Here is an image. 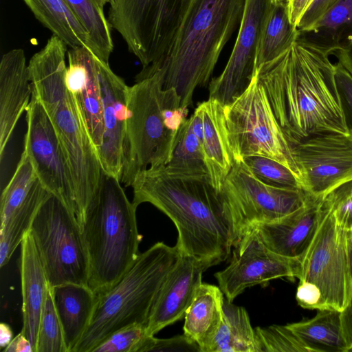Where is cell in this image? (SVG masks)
<instances>
[{"label": "cell", "instance_id": "obj_9", "mask_svg": "<svg viewBox=\"0 0 352 352\" xmlns=\"http://www.w3.org/2000/svg\"><path fill=\"white\" fill-rule=\"evenodd\" d=\"M51 287L88 285L89 256L75 214L52 193L42 203L29 230Z\"/></svg>", "mask_w": 352, "mask_h": 352}, {"label": "cell", "instance_id": "obj_46", "mask_svg": "<svg viewBox=\"0 0 352 352\" xmlns=\"http://www.w3.org/2000/svg\"><path fill=\"white\" fill-rule=\"evenodd\" d=\"M311 1L312 0H290L288 4L289 19L296 27L302 13Z\"/></svg>", "mask_w": 352, "mask_h": 352}, {"label": "cell", "instance_id": "obj_23", "mask_svg": "<svg viewBox=\"0 0 352 352\" xmlns=\"http://www.w3.org/2000/svg\"><path fill=\"white\" fill-rule=\"evenodd\" d=\"M67 45L56 35L35 53L28 63L32 95L45 108L52 112L69 95L66 84L65 63Z\"/></svg>", "mask_w": 352, "mask_h": 352}, {"label": "cell", "instance_id": "obj_45", "mask_svg": "<svg viewBox=\"0 0 352 352\" xmlns=\"http://www.w3.org/2000/svg\"><path fill=\"white\" fill-rule=\"evenodd\" d=\"M4 352H33L30 340L20 332L4 349Z\"/></svg>", "mask_w": 352, "mask_h": 352}, {"label": "cell", "instance_id": "obj_1", "mask_svg": "<svg viewBox=\"0 0 352 352\" xmlns=\"http://www.w3.org/2000/svg\"><path fill=\"white\" fill-rule=\"evenodd\" d=\"M299 32V31H298ZM332 50L299 32L294 44L255 72L290 144L311 135L348 133Z\"/></svg>", "mask_w": 352, "mask_h": 352}, {"label": "cell", "instance_id": "obj_39", "mask_svg": "<svg viewBox=\"0 0 352 352\" xmlns=\"http://www.w3.org/2000/svg\"><path fill=\"white\" fill-rule=\"evenodd\" d=\"M322 201L343 229L349 231L352 228V180L329 192Z\"/></svg>", "mask_w": 352, "mask_h": 352}, {"label": "cell", "instance_id": "obj_47", "mask_svg": "<svg viewBox=\"0 0 352 352\" xmlns=\"http://www.w3.org/2000/svg\"><path fill=\"white\" fill-rule=\"evenodd\" d=\"M13 339V333L10 327L3 322L0 324V346L6 348Z\"/></svg>", "mask_w": 352, "mask_h": 352}, {"label": "cell", "instance_id": "obj_21", "mask_svg": "<svg viewBox=\"0 0 352 352\" xmlns=\"http://www.w3.org/2000/svg\"><path fill=\"white\" fill-rule=\"evenodd\" d=\"M188 122L201 142L210 182L220 192L233 165L224 107L208 98L197 106Z\"/></svg>", "mask_w": 352, "mask_h": 352}, {"label": "cell", "instance_id": "obj_30", "mask_svg": "<svg viewBox=\"0 0 352 352\" xmlns=\"http://www.w3.org/2000/svg\"><path fill=\"white\" fill-rule=\"evenodd\" d=\"M210 352H259L255 331L246 310L226 298L223 320Z\"/></svg>", "mask_w": 352, "mask_h": 352}, {"label": "cell", "instance_id": "obj_40", "mask_svg": "<svg viewBox=\"0 0 352 352\" xmlns=\"http://www.w3.org/2000/svg\"><path fill=\"white\" fill-rule=\"evenodd\" d=\"M148 351H195L201 352L198 345L185 334L168 339H159L148 336L140 352Z\"/></svg>", "mask_w": 352, "mask_h": 352}, {"label": "cell", "instance_id": "obj_49", "mask_svg": "<svg viewBox=\"0 0 352 352\" xmlns=\"http://www.w3.org/2000/svg\"><path fill=\"white\" fill-rule=\"evenodd\" d=\"M348 236L351 248H352V228L348 231Z\"/></svg>", "mask_w": 352, "mask_h": 352}, {"label": "cell", "instance_id": "obj_19", "mask_svg": "<svg viewBox=\"0 0 352 352\" xmlns=\"http://www.w3.org/2000/svg\"><path fill=\"white\" fill-rule=\"evenodd\" d=\"M67 55L66 84L98 151L102 143L104 121L97 56L85 46L69 47Z\"/></svg>", "mask_w": 352, "mask_h": 352}, {"label": "cell", "instance_id": "obj_35", "mask_svg": "<svg viewBox=\"0 0 352 352\" xmlns=\"http://www.w3.org/2000/svg\"><path fill=\"white\" fill-rule=\"evenodd\" d=\"M36 352H67L61 322L50 285L42 307Z\"/></svg>", "mask_w": 352, "mask_h": 352}, {"label": "cell", "instance_id": "obj_38", "mask_svg": "<svg viewBox=\"0 0 352 352\" xmlns=\"http://www.w3.org/2000/svg\"><path fill=\"white\" fill-rule=\"evenodd\" d=\"M148 336L146 325H130L112 333L92 352H140Z\"/></svg>", "mask_w": 352, "mask_h": 352}, {"label": "cell", "instance_id": "obj_43", "mask_svg": "<svg viewBox=\"0 0 352 352\" xmlns=\"http://www.w3.org/2000/svg\"><path fill=\"white\" fill-rule=\"evenodd\" d=\"M350 250L352 263V248L351 245ZM340 318L343 332L349 348V352H352V292L349 303L345 308L340 311Z\"/></svg>", "mask_w": 352, "mask_h": 352}, {"label": "cell", "instance_id": "obj_48", "mask_svg": "<svg viewBox=\"0 0 352 352\" xmlns=\"http://www.w3.org/2000/svg\"><path fill=\"white\" fill-rule=\"evenodd\" d=\"M274 3H281L288 5L290 0H272Z\"/></svg>", "mask_w": 352, "mask_h": 352}, {"label": "cell", "instance_id": "obj_22", "mask_svg": "<svg viewBox=\"0 0 352 352\" xmlns=\"http://www.w3.org/2000/svg\"><path fill=\"white\" fill-rule=\"evenodd\" d=\"M32 89L24 51L14 49L4 54L0 62V158L16 124L26 111Z\"/></svg>", "mask_w": 352, "mask_h": 352}, {"label": "cell", "instance_id": "obj_15", "mask_svg": "<svg viewBox=\"0 0 352 352\" xmlns=\"http://www.w3.org/2000/svg\"><path fill=\"white\" fill-rule=\"evenodd\" d=\"M273 3L272 0H245L234 46L223 72L210 82L209 99L228 107L248 88L256 72L260 35Z\"/></svg>", "mask_w": 352, "mask_h": 352}, {"label": "cell", "instance_id": "obj_17", "mask_svg": "<svg viewBox=\"0 0 352 352\" xmlns=\"http://www.w3.org/2000/svg\"><path fill=\"white\" fill-rule=\"evenodd\" d=\"M327 212L322 198L309 195L305 204L298 210L277 220L257 223L251 229L269 250L300 263Z\"/></svg>", "mask_w": 352, "mask_h": 352}, {"label": "cell", "instance_id": "obj_24", "mask_svg": "<svg viewBox=\"0 0 352 352\" xmlns=\"http://www.w3.org/2000/svg\"><path fill=\"white\" fill-rule=\"evenodd\" d=\"M20 274L23 298L21 333L36 352L42 307L49 283L34 239L28 231L21 243Z\"/></svg>", "mask_w": 352, "mask_h": 352}, {"label": "cell", "instance_id": "obj_11", "mask_svg": "<svg viewBox=\"0 0 352 352\" xmlns=\"http://www.w3.org/2000/svg\"><path fill=\"white\" fill-rule=\"evenodd\" d=\"M220 195L238 224L241 238L254 225L277 220L298 210L309 197L302 188L263 183L241 161L233 162Z\"/></svg>", "mask_w": 352, "mask_h": 352}, {"label": "cell", "instance_id": "obj_18", "mask_svg": "<svg viewBox=\"0 0 352 352\" xmlns=\"http://www.w3.org/2000/svg\"><path fill=\"white\" fill-rule=\"evenodd\" d=\"M209 267L208 263L192 256L179 254L151 309L146 324L149 336H154L165 327L185 316L198 287L202 283L203 272Z\"/></svg>", "mask_w": 352, "mask_h": 352}, {"label": "cell", "instance_id": "obj_31", "mask_svg": "<svg viewBox=\"0 0 352 352\" xmlns=\"http://www.w3.org/2000/svg\"><path fill=\"white\" fill-rule=\"evenodd\" d=\"M50 192L39 182L25 200L0 226V266L9 262L30 230L37 210Z\"/></svg>", "mask_w": 352, "mask_h": 352}, {"label": "cell", "instance_id": "obj_4", "mask_svg": "<svg viewBox=\"0 0 352 352\" xmlns=\"http://www.w3.org/2000/svg\"><path fill=\"white\" fill-rule=\"evenodd\" d=\"M245 0H190L166 60L164 89L174 88L188 108L208 82L219 57L241 23Z\"/></svg>", "mask_w": 352, "mask_h": 352}, {"label": "cell", "instance_id": "obj_8", "mask_svg": "<svg viewBox=\"0 0 352 352\" xmlns=\"http://www.w3.org/2000/svg\"><path fill=\"white\" fill-rule=\"evenodd\" d=\"M190 0H114L108 21L142 65L140 81L161 69Z\"/></svg>", "mask_w": 352, "mask_h": 352}, {"label": "cell", "instance_id": "obj_27", "mask_svg": "<svg viewBox=\"0 0 352 352\" xmlns=\"http://www.w3.org/2000/svg\"><path fill=\"white\" fill-rule=\"evenodd\" d=\"M319 311L311 319L287 324L309 352H349L340 311Z\"/></svg>", "mask_w": 352, "mask_h": 352}, {"label": "cell", "instance_id": "obj_32", "mask_svg": "<svg viewBox=\"0 0 352 352\" xmlns=\"http://www.w3.org/2000/svg\"><path fill=\"white\" fill-rule=\"evenodd\" d=\"M86 30L88 48L101 60L109 63L113 50L111 25L96 0H64Z\"/></svg>", "mask_w": 352, "mask_h": 352}, {"label": "cell", "instance_id": "obj_25", "mask_svg": "<svg viewBox=\"0 0 352 352\" xmlns=\"http://www.w3.org/2000/svg\"><path fill=\"white\" fill-rule=\"evenodd\" d=\"M52 289L67 352H72L89 324L97 295L88 285L76 283Z\"/></svg>", "mask_w": 352, "mask_h": 352}, {"label": "cell", "instance_id": "obj_7", "mask_svg": "<svg viewBox=\"0 0 352 352\" xmlns=\"http://www.w3.org/2000/svg\"><path fill=\"white\" fill-rule=\"evenodd\" d=\"M297 278L296 299L302 308L342 311L349 303L352 263L348 231L328 210L300 262Z\"/></svg>", "mask_w": 352, "mask_h": 352}, {"label": "cell", "instance_id": "obj_2", "mask_svg": "<svg viewBox=\"0 0 352 352\" xmlns=\"http://www.w3.org/2000/svg\"><path fill=\"white\" fill-rule=\"evenodd\" d=\"M131 186L137 207L150 203L174 223L179 254L212 267L226 260L241 239L233 214L208 177L175 176L160 166L138 173Z\"/></svg>", "mask_w": 352, "mask_h": 352}, {"label": "cell", "instance_id": "obj_20", "mask_svg": "<svg viewBox=\"0 0 352 352\" xmlns=\"http://www.w3.org/2000/svg\"><path fill=\"white\" fill-rule=\"evenodd\" d=\"M97 63L103 100L104 121L102 143L98 149V154L102 170L120 181L128 85L111 70L109 63L97 57Z\"/></svg>", "mask_w": 352, "mask_h": 352}, {"label": "cell", "instance_id": "obj_28", "mask_svg": "<svg viewBox=\"0 0 352 352\" xmlns=\"http://www.w3.org/2000/svg\"><path fill=\"white\" fill-rule=\"evenodd\" d=\"M35 17L69 47L88 48V34L64 0H23Z\"/></svg>", "mask_w": 352, "mask_h": 352}, {"label": "cell", "instance_id": "obj_36", "mask_svg": "<svg viewBox=\"0 0 352 352\" xmlns=\"http://www.w3.org/2000/svg\"><path fill=\"white\" fill-rule=\"evenodd\" d=\"M263 183L279 188H301L294 170L284 164L263 156H247L241 160Z\"/></svg>", "mask_w": 352, "mask_h": 352}, {"label": "cell", "instance_id": "obj_13", "mask_svg": "<svg viewBox=\"0 0 352 352\" xmlns=\"http://www.w3.org/2000/svg\"><path fill=\"white\" fill-rule=\"evenodd\" d=\"M47 114L56 131L70 171L76 218L81 228L85 211L97 191L100 179L102 167L98 151L70 91L68 96Z\"/></svg>", "mask_w": 352, "mask_h": 352}, {"label": "cell", "instance_id": "obj_41", "mask_svg": "<svg viewBox=\"0 0 352 352\" xmlns=\"http://www.w3.org/2000/svg\"><path fill=\"white\" fill-rule=\"evenodd\" d=\"M336 77L346 122L352 129V76L337 62Z\"/></svg>", "mask_w": 352, "mask_h": 352}, {"label": "cell", "instance_id": "obj_42", "mask_svg": "<svg viewBox=\"0 0 352 352\" xmlns=\"http://www.w3.org/2000/svg\"><path fill=\"white\" fill-rule=\"evenodd\" d=\"M339 1L340 0H312L298 21L296 26L298 31H305L309 29Z\"/></svg>", "mask_w": 352, "mask_h": 352}, {"label": "cell", "instance_id": "obj_12", "mask_svg": "<svg viewBox=\"0 0 352 352\" xmlns=\"http://www.w3.org/2000/svg\"><path fill=\"white\" fill-rule=\"evenodd\" d=\"M348 133H326L291 144L293 168L301 188L322 198L352 180V129Z\"/></svg>", "mask_w": 352, "mask_h": 352}, {"label": "cell", "instance_id": "obj_10", "mask_svg": "<svg viewBox=\"0 0 352 352\" xmlns=\"http://www.w3.org/2000/svg\"><path fill=\"white\" fill-rule=\"evenodd\" d=\"M224 113L233 162L247 156H263L294 170L291 144L255 74L245 91L231 105L224 107Z\"/></svg>", "mask_w": 352, "mask_h": 352}, {"label": "cell", "instance_id": "obj_44", "mask_svg": "<svg viewBox=\"0 0 352 352\" xmlns=\"http://www.w3.org/2000/svg\"><path fill=\"white\" fill-rule=\"evenodd\" d=\"M331 55L352 76V43L334 50Z\"/></svg>", "mask_w": 352, "mask_h": 352}, {"label": "cell", "instance_id": "obj_50", "mask_svg": "<svg viewBox=\"0 0 352 352\" xmlns=\"http://www.w3.org/2000/svg\"><path fill=\"white\" fill-rule=\"evenodd\" d=\"M108 1V3H109L110 5L112 4L114 1V0H107Z\"/></svg>", "mask_w": 352, "mask_h": 352}, {"label": "cell", "instance_id": "obj_14", "mask_svg": "<svg viewBox=\"0 0 352 352\" xmlns=\"http://www.w3.org/2000/svg\"><path fill=\"white\" fill-rule=\"evenodd\" d=\"M25 112L28 128L23 151L45 188L76 217L73 181L52 121L32 94Z\"/></svg>", "mask_w": 352, "mask_h": 352}, {"label": "cell", "instance_id": "obj_5", "mask_svg": "<svg viewBox=\"0 0 352 352\" xmlns=\"http://www.w3.org/2000/svg\"><path fill=\"white\" fill-rule=\"evenodd\" d=\"M137 208L120 181L102 170L81 226L89 256L88 286L97 296L116 284L140 254Z\"/></svg>", "mask_w": 352, "mask_h": 352}, {"label": "cell", "instance_id": "obj_6", "mask_svg": "<svg viewBox=\"0 0 352 352\" xmlns=\"http://www.w3.org/2000/svg\"><path fill=\"white\" fill-rule=\"evenodd\" d=\"M177 248L157 242L142 253L120 280L97 296L89 324L72 352H92L114 332L146 325L160 289L179 257Z\"/></svg>", "mask_w": 352, "mask_h": 352}, {"label": "cell", "instance_id": "obj_3", "mask_svg": "<svg viewBox=\"0 0 352 352\" xmlns=\"http://www.w3.org/2000/svg\"><path fill=\"white\" fill-rule=\"evenodd\" d=\"M166 62L153 75L128 86L120 182L131 186L140 172L170 161L188 108L174 88L164 89Z\"/></svg>", "mask_w": 352, "mask_h": 352}, {"label": "cell", "instance_id": "obj_16", "mask_svg": "<svg viewBox=\"0 0 352 352\" xmlns=\"http://www.w3.org/2000/svg\"><path fill=\"white\" fill-rule=\"evenodd\" d=\"M299 264L269 250L251 229L235 246L230 265L214 276L226 299L232 302L248 287L282 277L294 280Z\"/></svg>", "mask_w": 352, "mask_h": 352}, {"label": "cell", "instance_id": "obj_37", "mask_svg": "<svg viewBox=\"0 0 352 352\" xmlns=\"http://www.w3.org/2000/svg\"><path fill=\"white\" fill-rule=\"evenodd\" d=\"M254 331L259 352H309L288 324L256 327Z\"/></svg>", "mask_w": 352, "mask_h": 352}, {"label": "cell", "instance_id": "obj_33", "mask_svg": "<svg viewBox=\"0 0 352 352\" xmlns=\"http://www.w3.org/2000/svg\"><path fill=\"white\" fill-rule=\"evenodd\" d=\"M164 168L175 176L210 178L201 142L192 131L188 119L181 126L170 160Z\"/></svg>", "mask_w": 352, "mask_h": 352}, {"label": "cell", "instance_id": "obj_29", "mask_svg": "<svg viewBox=\"0 0 352 352\" xmlns=\"http://www.w3.org/2000/svg\"><path fill=\"white\" fill-rule=\"evenodd\" d=\"M298 34V30L289 19L288 5L273 3L260 35L256 69L287 50Z\"/></svg>", "mask_w": 352, "mask_h": 352}, {"label": "cell", "instance_id": "obj_26", "mask_svg": "<svg viewBox=\"0 0 352 352\" xmlns=\"http://www.w3.org/2000/svg\"><path fill=\"white\" fill-rule=\"evenodd\" d=\"M224 297L221 289L201 283L184 316V334L201 352H210L223 320Z\"/></svg>", "mask_w": 352, "mask_h": 352}, {"label": "cell", "instance_id": "obj_34", "mask_svg": "<svg viewBox=\"0 0 352 352\" xmlns=\"http://www.w3.org/2000/svg\"><path fill=\"white\" fill-rule=\"evenodd\" d=\"M299 32L332 52L349 45L352 43V0H340L309 29Z\"/></svg>", "mask_w": 352, "mask_h": 352}]
</instances>
